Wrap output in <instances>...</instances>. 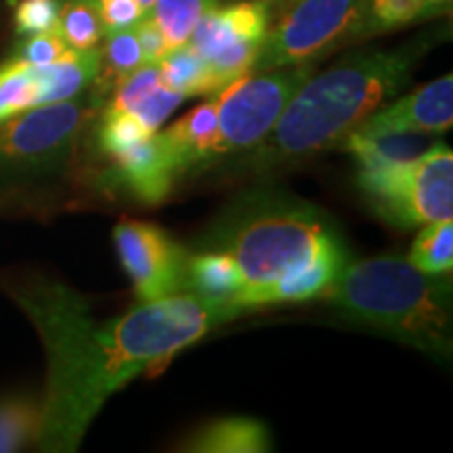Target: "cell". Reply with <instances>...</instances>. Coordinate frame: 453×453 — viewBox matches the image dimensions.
I'll list each match as a JSON object with an SVG mask.
<instances>
[{
  "label": "cell",
  "mask_w": 453,
  "mask_h": 453,
  "mask_svg": "<svg viewBox=\"0 0 453 453\" xmlns=\"http://www.w3.org/2000/svg\"><path fill=\"white\" fill-rule=\"evenodd\" d=\"M11 296L47 350L41 451H76L113 393L243 313L234 303L180 292L99 321L87 298L47 280L15 288Z\"/></svg>",
  "instance_id": "obj_1"
},
{
  "label": "cell",
  "mask_w": 453,
  "mask_h": 453,
  "mask_svg": "<svg viewBox=\"0 0 453 453\" xmlns=\"http://www.w3.org/2000/svg\"><path fill=\"white\" fill-rule=\"evenodd\" d=\"M422 50L418 44L367 50L311 73L267 137L240 157L242 168H277L342 143L372 111L403 90Z\"/></svg>",
  "instance_id": "obj_2"
},
{
  "label": "cell",
  "mask_w": 453,
  "mask_h": 453,
  "mask_svg": "<svg viewBox=\"0 0 453 453\" xmlns=\"http://www.w3.org/2000/svg\"><path fill=\"white\" fill-rule=\"evenodd\" d=\"M449 275H430L407 258L378 257L344 265L324 296L350 324L380 332L449 361L453 296Z\"/></svg>",
  "instance_id": "obj_3"
},
{
  "label": "cell",
  "mask_w": 453,
  "mask_h": 453,
  "mask_svg": "<svg viewBox=\"0 0 453 453\" xmlns=\"http://www.w3.org/2000/svg\"><path fill=\"white\" fill-rule=\"evenodd\" d=\"M338 246L342 240L319 208L294 196L257 191L226 208L200 250L226 254L242 271L243 288H254L304 269Z\"/></svg>",
  "instance_id": "obj_4"
},
{
  "label": "cell",
  "mask_w": 453,
  "mask_h": 453,
  "mask_svg": "<svg viewBox=\"0 0 453 453\" xmlns=\"http://www.w3.org/2000/svg\"><path fill=\"white\" fill-rule=\"evenodd\" d=\"M370 206L396 229H416L453 217V154L434 145L410 160L359 166Z\"/></svg>",
  "instance_id": "obj_5"
},
{
  "label": "cell",
  "mask_w": 453,
  "mask_h": 453,
  "mask_svg": "<svg viewBox=\"0 0 453 453\" xmlns=\"http://www.w3.org/2000/svg\"><path fill=\"white\" fill-rule=\"evenodd\" d=\"M93 107L81 93L0 122V189L61 173L76 154Z\"/></svg>",
  "instance_id": "obj_6"
},
{
  "label": "cell",
  "mask_w": 453,
  "mask_h": 453,
  "mask_svg": "<svg viewBox=\"0 0 453 453\" xmlns=\"http://www.w3.org/2000/svg\"><path fill=\"white\" fill-rule=\"evenodd\" d=\"M309 64L277 67L258 73H246L214 95L217 107V137L208 164L223 157L246 154L269 134L280 116L309 81Z\"/></svg>",
  "instance_id": "obj_7"
},
{
  "label": "cell",
  "mask_w": 453,
  "mask_h": 453,
  "mask_svg": "<svg viewBox=\"0 0 453 453\" xmlns=\"http://www.w3.org/2000/svg\"><path fill=\"white\" fill-rule=\"evenodd\" d=\"M367 0H296L273 30L269 27L254 70L303 65L355 41Z\"/></svg>",
  "instance_id": "obj_8"
},
{
  "label": "cell",
  "mask_w": 453,
  "mask_h": 453,
  "mask_svg": "<svg viewBox=\"0 0 453 453\" xmlns=\"http://www.w3.org/2000/svg\"><path fill=\"white\" fill-rule=\"evenodd\" d=\"M269 24L267 0H242L208 11L197 21L187 44L206 61L217 88L223 90L226 84L254 70Z\"/></svg>",
  "instance_id": "obj_9"
},
{
  "label": "cell",
  "mask_w": 453,
  "mask_h": 453,
  "mask_svg": "<svg viewBox=\"0 0 453 453\" xmlns=\"http://www.w3.org/2000/svg\"><path fill=\"white\" fill-rule=\"evenodd\" d=\"M101 49L70 50L49 65L7 59L0 65V122L32 107L73 99L97 81Z\"/></svg>",
  "instance_id": "obj_10"
},
{
  "label": "cell",
  "mask_w": 453,
  "mask_h": 453,
  "mask_svg": "<svg viewBox=\"0 0 453 453\" xmlns=\"http://www.w3.org/2000/svg\"><path fill=\"white\" fill-rule=\"evenodd\" d=\"M118 257L134 283L139 303L185 292L187 254L160 226L143 220H120L113 229Z\"/></svg>",
  "instance_id": "obj_11"
},
{
  "label": "cell",
  "mask_w": 453,
  "mask_h": 453,
  "mask_svg": "<svg viewBox=\"0 0 453 453\" xmlns=\"http://www.w3.org/2000/svg\"><path fill=\"white\" fill-rule=\"evenodd\" d=\"M453 124V76H441L410 95L372 111L353 133L365 139L387 134H439Z\"/></svg>",
  "instance_id": "obj_12"
},
{
  "label": "cell",
  "mask_w": 453,
  "mask_h": 453,
  "mask_svg": "<svg viewBox=\"0 0 453 453\" xmlns=\"http://www.w3.org/2000/svg\"><path fill=\"white\" fill-rule=\"evenodd\" d=\"M110 177L118 187L139 202L157 203L173 191L179 170L170 160L160 134L154 133L143 143L113 156Z\"/></svg>",
  "instance_id": "obj_13"
},
{
  "label": "cell",
  "mask_w": 453,
  "mask_h": 453,
  "mask_svg": "<svg viewBox=\"0 0 453 453\" xmlns=\"http://www.w3.org/2000/svg\"><path fill=\"white\" fill-rule=\"evenodd\" d=\"M347 263L349 254L342 243V246L332 248V250L319 254V257L304 269L292 271V273H286L275 281L263 283V286L243 288V290L237 294L235 304H240L243 311H250L263 307V304L292 303V300L298 303V300L324 296Z\"/></svg>",
  "instance_id": "obj_14"
},
{
  "label": "cell",
  "mask_w": 453,
  "mask_h": 453,
  "mask_svg": "<svg viewBox=\"0 0 453 453\" xmlns=\"http://www.w3.org/2000/svg\"><path fill=\"white\" fill-rule=\"evenodd\" d=\"M160 134L170 160L174 162L179 174L194 168H206L214 137H217V107L214 101L197 105L196 110L185 113L173 127L162 130Z\"/></svg>",
  "instance_id": "obj_15"
},
{
  "label": "cell",
  "mask_w": 453,
  "mask_h": 453,
  "mask_svg": "<svg viewBox=\"0 0 453 453\" xmlns=\"http://www.w3.org/2000/svg\"><path fill=\"white\" fill-rule=\"evenodd\" d=\"M194 453H260L271 449L269 430L254 418H220L196 430L179 447Z\"/></svg>",
  "instance_id": "obj_16"
},
{
  "label": "cell",
  "mask_w": 453,
  "mask_h": 453,
  "mask_svg": "<svg viewBox=\"0 0 453 453\" xmlns=\"http://www.w3.org/2000/svg\"><path fill=\"white\" fill-rule=\"evenodd\" d=\"M243 286H246V280L242 271L223 252L202 250L187 258L185 292L235 304L237 294L243 290Z\"/></svg>",
  "instance_id": "obj_17"
},
{
  "label": "cell",
  "mask_w": 453,
  "mask_h": 453,
  "mask_svg": "<svg viewBox=\"0 0 453 453\" xmlns=\"http://www.w3.org/2000/svg\"><path fill=\"white\" fill-rule=\"evenodd\" d=\"M157 70H160V82L164 87L183 95L185 99L219 93L211 67L189 44L170 49L157 64Z\"/></svg>",
  "instance_id": "obj_18"
},
{
  "label": "cell",
  "mask_w": 453,
  "mask_h": 453,
  "mask_svg": "<svg viewBox=\"0 0 453 453\" xmlns=\"http://www.w3.org/2000/svg\"><path fill=\"white\" fill-rule=\"evenodd\" d=\"M42 426V403L30 395L0 396V453L36 445Z\"/></svg>",
  "instance_id": "obj_19"
},
{
  "label": "cell",
  "mask_w": 453,
  "mask_h": 453,
  "mask_svg": "<svg viewBox=\"0 0 453 453\" xmlns=\"http://www.w3.org/2000/svg\"><path fill=\"white\" fill-rule=\"evenodd\" d=\"M433 17H439V13L426 0H367L355 41L399 30Z\"/></svg>",
  "instance_id": "obj_20"
},
{
  "label": "cell",
  "mask_w": 453,
  "mask_h": 453,
  "mask_svg": "<svg viewBox=\"0 0 453 453\" xmlns=\"http://www.w3.org/2000/svg\"><path fill=\"white\" fill-rule=\"evenodd\" d=\"M410 263L422 273L451 275L453 269V223L451 219L424 225L413 242Z\"/></svg>",
  "instance_id": "obj_21"
},
{
  "label": "cell",
  "mask_w": 453,
  "mask_h": 453,
  "mask_svg": "<svg viewBox=\"0 0 453 453\" xmlns=\"http://www.w3.org/2000/svg\"><path fill=\"white\" fill-rule=\"evenodd\" d=\"M220 0H156L150 15L162 27L168 47H180L189 41L191 32L208 11L219 7Z\"/></svg>",
  "instance_id": "obj_22"
},
{
  "label": "cell",
  "mask_w": 453,
  "mask_h": 453,
  "mask_svg": "<svg viewBox=\"0 0 453 453\" xmlns=\"http://www.w3.org/2000/svg\"><path fill=\"white\" fill-rule=\"evenodd\" d=\"M57 32L73 50L99 47L105 30L93 0H61Z\"/></svg>",
  "instance_id": "obj_23"
},
{
  "label": "cell",
  "mask_w": 453,
  "mask_h": 453,
  "mask_svg": "<svg viewBox=\"0 0 453 453\" xmlns=\"http://www.w3.org/2000/svg\"><path fill=\"white\" fill-rule=\"evenodd\" d=\"M105 44L101 49V70L97 78H104V84L116 87L122 78L145 65L143 50H141L137 32L133 27L105 34Z\"/></svg>",
  "instance_id": "obj_24"
},
{
  "label": "cell",
  "mask_w": 453,
  "mask_h": 453,
  "mask_svg": "<svg viewBox=\"0 0 453 453\" xmlns=\"http://www.w3.org/2000/svg\"><path fill=\"white\" fill-rule=\"evenodd\" d=\"M151 134H154V130L147 128L133 111L111 110V107H107L104 118H101L97 141L101 150H104L110 157H113L122 154V151L130 150V147L143 143L145 139L151 137Z\"/></svg>",
  "instance_id": "obj_25"
},
{
  "label": "cell",
  "mask_w": 453,
  "mask_h": 453,
  "mask_svg": "<svg viewBox=\"0 0 453 453\" xmlns=\"http://www.w3.org/2000/svg\"><path fill=\"white\" fill-rule=\"evenodd\" d=\"M70 50L73 49L67 47L65 41L59 36L57 30L38 32L30 34V36H21L19 44H17L13 55H11L9 59L24 61V64L32 65H49L64 59Z\"/></svg>",
  "instance_id": "obj_26"
},
{
  "label": "cell",
  "mask_w": 453,
  "mask_h": 453,
  "mask_svg": "<svg viewBox=\"0 0 453 453\" xmlns=\"http://www.w3.org/2000/svg\"><path fill=\"white\" fill-rule=\"evenodd\" d=\"M61 0H19L15 9V27L21 36L57 30Z\"/></svg>",
  "instance_id": "obj_27"
},
{
  "label": "cell",
  "mask_w": 453,
  "mask_h": 453,
  "mask_svg": "<svg viewBox=\"0 0 453 453\" xmlns=\"http://www.w3.org/2000/svg\"><path fill=\"white\" fill-rule=\"evenodd\" d=\"M183 99H185L183 95L174 93V90H168L164 84H160V87H156L150 95H145V97L141 99L130 111H133L147 128L157 133V128L162 127V122L166 120L170 113L177 110L180 104H183Z\"/></svg>",
  "instance_id": "obj_28"
},
{
  "label": "cell",
  "mask_w": 453,
  "mask_h": 453,
  "mask_svg": "<svg viewBox=\"0 0 453 453\" xmlns=\"http://www.w3.org/2000/svg\"><path fill=\"white\" fill-rule=\"evenodd\" d=\"M134 32H137L145 64H160V59L168 53L170 47H168L166 36H164L162 27L156 24L154 17L145 13L137 24H134Z\"/></svg>",
  "instance_id": "obj_29"
},
{
  "label": "cell",
  "mask_w": 453,
  "mask_h": 453,
  "mask_svg": "<svg viewBox=\"0 0 453 453\" xmlns=\"http://www.w3.org/2000/svg\"><path fill=\"white\" fill-rule=\"evenodd\" d=\"M426 3H428L430 7H433L434 11H437L439 17H441V15L449 13V9H451V3H453V0H426Z\"/></svg>",
  "instance_id": "obj_30"
},
{
  "label": "cell",
  "mask_w": 453,
  "mask_h": 453,
  "mask_svg": "<svg viewBox=\"0 0 453 453\" xmlns=\"http://www.w3.org/2000/svg\"><path fill=\"white\" fill-rule=\"evenodd\" d=\"M154 3H156V0H139V4H141V7H143V9L147 11V13H150L151 4H154Z\"/></svg>",
  "instance_id": "obj_31"
}]
</instances>
